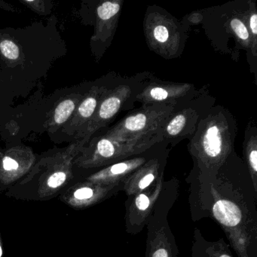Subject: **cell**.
<instances>
[{"label": "cell", "instance_id": "7a4b0ae2", "mask_svg": "<svg viewBox=\"0 0 257 257\" xmlns=\"http://www.w3.org/2000/svg\"><path fill=\"white\" fill-rule=\"evenodd\" d=\"M180 105L171 103L142 105L115 123L104 135L123 141L159 144L162 141L167 122Z\"/></svg>", "mask_w": 257, "mask_h": 257}, {"label": "cell", "instance_id": "277c9868", "mask_svg": "<svg viewBox=\"0 0 257 257\" xmlns=\"http://www.w3.org/2000/svg\"><path fill=\"white\" fill-rule=\"evenodd\" d=\"M144 31L151 49L164 58H173L183 50L189 28L165 12L147 11Z\"/></svg>", "mask_w": 257, "mask_h": 257}, {"label": "cell", "instance_id": "3957f363", "mask_svg": "<svg viewBox=\"0 0 257 257\" xmlns=\"http://www.w3.org/2000/svg\"><path fill=\"white\" fill-rule=\"evenodd\" d=\"M180 194V181L172 177L164 181L160 196L147 225L146 257H178V246L168 222L170 210Z\"/></svg>", "mask_w": 257, "mask_h": 257}, {"label": "cell", "instance_id": "30bf717a", "mask_svg": "<svg viewBox=\"0 0 257 257\" xmlns=\"http://www.w3.org/2000/svg\"><path fill=\"white\" fill-rule=\"evenodd\" d=\"M170 150L169 144L163 141L159 151L127 178L122 189L127 197L145 190L164 176Z\"/></svg>", "mask_w": 257, "mask_h": 257}, {"label": "cell", "instance_id": "9a60e30c", "mask_svg": "<svg viewBox=\"0 0 257 257\" xmlns=\"http://www.w3.org/2000/svg\"><path fill=\"white\" fill-rule=\"evenodd\" d=\"M230 31L233 33V37L237 40V43L241 49L251 53L253 58H256V49L253 46L250 34L248 31L247 26L244 19V13H240L239 16H231L228 21Z\"/></svg>", "mask_w": 257, "mask_h": 257}, {"label": "cell", "instance_id": "9c48e42d", "mask_svg": "<svg viewBox=\"0 0 257 257\" xmlns=\"http://www.w3.org/2000/svg\"><path fill=\"white\" fill-rule=\"evenodd\" d=\"M156 144L150 141H123L103 135L94 145L93 161L97 165L106 167L141 154Z\"/></svg>", "mask_w": 257, "mask_h": 257}, {"label": "cell", "instance_id": "52a82bcc", "mask_svg": "<svg viewBox=\"0 0 257 257\" xmlns=\"http://www.w3.org/2000/svg\"><path fill=\"white\" fill-rule=\"evenodd\" d=\"M164 176L139 193L127 197L124 207V226L128 234H137L147 227L163 187Z\"/></svg>", "mask_w": 257, "mask_h": 257}, {"label": "cell", "instance_id": "e0dca14e", "mask_svg": "<svg viewBox=\"0 0 257 257\" xmlns=\"http://www.w3.org/2000/svg\"><path fill=\"white\" fill-rule=\"evenodd\" d=\"M75 102L72 100H66L60 103L55 113V121L57 124H62L68 119L75 109Z\"/></svg>", "mask_w": 257, "mask_h": 257}, {"label": "cell", "instance_id": "7402d4cb", "mask_svg": "<svg viewBox=\"0 0 257 257\" xmlns=\"http://www.w3.org/2000/svg\"><path fill=\"white\" fill-rule=\"evenodd\" d=\"M187 23H183L188 27L189 24H192V25H197V24L200 23V22L203 21V14L201 13H193V14L189 16V19H186Z\"/></svg>", "mask_w": 257, "mask_h": 257}, {"label": "cell", "instance_id": "7c38bea8", "mask_svg": "<svg viewBox=\"0 0 257 257\" xmlns=\"http://www.w3.org/2000/svg\"><path fill=\"white\" fill-rule=\"evenodd\" d=\"M191 257H234L229 244L223 238L216 241L207 240L201 231L195 228L194 231Z\"/></svg>", "mask_w": 257, "mask_h": 257}, {"label": "cell", "instance_id": "4fadbf2b", "mask_svg": "<svg viewBox=\"0 0 257 257\" xmlns=\"http://www.w3.org/2000/svg\"><path fill=\"white\" fill-rule=\"evenodd\" d=\"M122 1H106L99 6L97 10V18L100 22V28L105 40L113 37L114 32L118 27L120 13L122 7Z\"/></svg>", "mask_w": 257, "mask_h": 257}, {"label": "cell", "instance_id": "6da1fadb", "mask_svg": "<svg viewBox=\"0 0 257 257\" xmlns=\"http://www.w3.org/2000/svg\"><path fill=\"white\" fill-rule=\"evenodd\" d=\"M208 217L223 230L238 257H257V191L235 152L210 184Z\"/></svg>", "mask_w": 257, "mask_h": 257}, {"label": "cell", "instance_id": "ffe728a7", "mask_svg": "<svg viewBox=\"0 0 257 257\" xmlns=\"http://www.w3.org/2000/svg\"><path fill=\"white\" fill-rule=\"evenodd\" d=\"M66 180V174L63 172H58L54 174L53 175L51 176L50 178L49 179L48 184L50 187L56 188L58 186H61V184L64 183Z\"/></svg>", "mask_w": 257, "mask_h": 257}, {"label": "cell", "instance_id": "5b68a950", "mask_svg": "<svg viewBox=\"0 0 257 257\" xmlns=\"http://www.w3.org/2000/svg\"><path fill=\"white\" fill-rule=\"evenodd\" d=\"M152 75L147 72L138 73L132 77L123 78L99 105L88 124V133L93 134L97 129L104 127L121 111L132 109L136 103L137 95L144 88Z\"/></svg>", "mask_w": 257, "mask_h": 257}, {"label": "cell", "instance_id": "ba28073f", "mask_svg": "<svg viewBox=\"0 0 257 257\" xmlns=\"http://www.w3.org/2000/svg\"><path fill=\"white\" fill-rule=\"evenodd\" d=\"M201 91L197 89L193 84L165 82L152 75L137 95L136 103L142 105L158 103L182 104L196 97Z\"/></svg>", "mask_w": 257, "mask_h": 257}, {"label": "cell", "instance_id": "603a6c76", "mask_svg": "<svg viewBox=\"0 0 257 257\" xmlns=\"http://www.w3.org/2000/svg\"><path fill=\"white\" fill-rule=\"evenodd\" d=\"M3 251H2V248H1V246H0V257H1V255H2Z\"/></svg>", "mask_w": 257, "mask_h": 257}, {"label": "cell", "instance_id": "5bb4252c", "mask_svg": "<svg viewBox=\"0 0 257 257\" xmlns=\"http://www.w3.org/2000/svg\"><path fill=\"white\" fill-rule=\"evenodd\" d=\"M250 123L246 129L243 142V159L250 176L254 189L257 191V135L255 124Z\"/></svg>", "mask_w": 257, "mask_h": 257}, {"label": "cell", "instance_id": "ac0fdd59", "mask_svg": "<svg viewBox=\"0 0 257 257\" xmlns=\"http://www.w3.org/2000/svg\"><path fill=\"white\" fill-rule=\"evenodd\" d=\"M0 50L8 59L16 60L19 57V48L10 40H4L0 43Z\"/></svg>", "mask_w": 257, "mask_h": 257}, {"label": "cell", "instance_id": "44dd1931", "mask_svg": "<svg viewBox=\"0 0 257 257\" xmlns=\"http://www.w3.org/2000/svg\"><path fill=\"white\" fill-rule=\"evenodd\" d=\"M4 168L7 171H12V170H16L19 168V164L14 159L10 157H6L4 159Z\"/></svg>", "mask_w": 257, "mask_h": 257}, {"label": "cell", "instance_id": "2e32d148", "mask_svg": "<svg viewBox=\"0 0 257 257\" xmlns=\"http://www.w3.org/2000/svg\"><path fill=\"white\" fill-rule=\"evenodd\" d=\"M249 4L247 10L244 12V19L250 34L253 46L257 49V13L255 2L247 3Z\"/></svg>", "mask_w": 257, "mask_h": 257}, {"label": "cell", "instance_id": "8992f818", "mask_svg": "<svg viewBox=\"0 0 257 257\" xmlns=\"http://www.w3.org/2000/svg\"><path fill=\"white\" fill-rule=\"evenodd\" d=\"M215 106V99L203 90L192 100L180 105L165 125L162 141L173 147L190 140L204 114Z\"/></svg>", "mask_w": 257, "mask_h": 257}, {"label": "cell", "instance_id": "d6986e66", "mask_svg": "<svg viewBox=\"0 0 257 257\" xmlns=\"http://www.w3.org/2000/svg\"><path fill=\"white\" fill-rule=\"evenodd\" d=\"M95 191L91 187H83L75 192V198L79 200H88L94 198Z\"/></svg>", "mask_w": 257, "mask_h": 257}, {"label": "cell", "instance_id": "8fae6325", "mask_svg": "<svg viewBox=\"0 0 257 257\" xmlns=\"http://www.w3.org/2000/svg\"><path fill=\"white\" fill-rule=\"evenodd\" d=\"M163 141L138 156L108 165L94 177L103 186H123L124 182L138 169L148 162L162 147Z\"/></svg>", "mask_w": 257, "mask_h": 257}]
</instances>
